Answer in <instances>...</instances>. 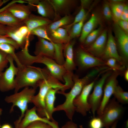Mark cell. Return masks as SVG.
Segmentation results:
<instances>
[{
	"label": "cell",
	"mask_w": 128,
	"mask_h": 128,
	"mask_svg": "<svg viewBox=\"0 0 128 128\" xmlns=\"http://www.w3.org/2000/svg\"><path fill=\"white\" fill-rule=\"evenodd\" d=\"M95 76L96 73L93 71H91L81 78L73 74V80L74 84L70 91L68 93L60 91L57 92V93L64 95L65 97V100L62 104L55 107L54 112L63 111L68 118L72 120L76 111V108L73 103L74 100L80 93L83 87L90 83L91 79Z\"/></svg>",
	"instance_id": "6da1fadb"
},
{
	"label": "cell",
	"mask_w": 128,
	"mask_h": 128,
	"mask_svg": "<svg viewBox=\"0 0 128 128\" xmlns=\"http://www.w3.org/2000/svg\"><path fill=\"white\" fill-rule=\"evenodd\" d=\"M52 76L46 67L41 68L32 65L23 66L19 69L15 76L14 93L27 87L36 89L40 81Z\"/></svg>",
	"instance_id": "7a4b0ae2"
},
{
	"label": "cell",
	"mask_w": 128,
	"mask_h": 128,
	"mask_svg": "<svg viewBox=\"0 0 128 128\" xmlns=\"http://www.w3.org/2000/svg\"><path fill=\"white\" fill-rule=\"evenodd\" d=\"M65 86L53 77L40 81L37 84L39 91L37 95L32 97L31 103L36 108L37 114L40 116L46 118L45 112V101L46 96L49 90L51 88H58L64 91Z\"/></svg>",
	"instance_id": "3957f363"
},
{
	"label": "cell",
	"mask_w": 128,
	"mask_h": 128,
	"mask_svg": "<svg viewBox=\"0 0 128 128\" xmlns=\"http://www.w3.org/2000/svg\"><path fill=\"white\" fill-rule=\"evenodd\" d=\"M36 92V89L27 87L24 88L19 92L14 93L5 97V100L6 102L12 104L10 110V113L13 112L14 108L15 106L17 107L21 111L20 116L14 122V125L18 124L23 117L28 109V104L31 103L32 98Z\"/></svg>",
	"instance_id": "277c9868"
},
{
	"label": "cell",
	"mask_w": 128,
	"mask_h": 128,
	"mask_svg": "<svg viewBox=\"0 0 128 128\" xmlns=\"http://www.w3.org/2000/svg\"><path fill=\"white\" fill-rule=\"evenodd\" d=\"M25 62L27 65L34 63H40L45 65L51 76L59 81L64 82V78L67 72L63 65L58 64L52 59L42 56H33L29 53L25 58Z\"/></svg>",
	"instance_id": "5b68a950"
},
{
	"label": "cell",
	"mask_w": 128,
	"mask_h": 128,
	"mask_svg": "<svg viewBox=\"0 0 128 128\" xmlns=\"http://www.w3.org/2000/svg\"><path fill=\"white\" fill-rule=\"evenodd\" d=\"M123 112V107L114 98L110 100L98 117L101 119L103 127H109L121 117Z\"/></svg>",
	"instance_id": "8992f818"
},
{
	"label": "cell",
	"mask_w": 128,
	"mask_h": 128,
	"mask_svg": "<svg viewBox=\"0 0 128 128\" xmlns=\"http://www.w3.org/2000/svg\"><path fill=\"white\" fill-rule=\"evenodd\" d=\"M7 59L9 66L4 72L0 74V91H8L14 89L15 87V78L19 69L14 65L13 57L8 54Z\"/></svg>",
	"instance_id": "52a82bcc"
},
{
	"label": "cell",
	"mask_w": 128,
	"mask_h": 128,
	"mask_svg": "<svg viewBox=\"0 0 128 128\" xmlns=\"http://www.w3.org/2000/svg\"><path fill=\"white\" fill-rule=\"evenodd\" d=\"M111 72L108 71L105 72L94 86L93 91L89 95L88 101L90 106L93 117L98 109L101 101L103 95V88L106 79L110 75Z\"/></svg>",
	"instance_id": "ba28073f"
},
{
	"label": "cell",
	"mask_w": 128,
	"mask_h": 128,
	"mask_svg": "<svg viewBox=\"0 0 128 128\" xmlns=\"http://www.w3.org/2000/svg\"><path fill=\"white\" fill-rule=\"evenodd\" d=\"M75 57L78 65L82 69L106 65L105 61L92 55L82 47L76 50Z\"/></svg>",
	"instance_id": "9c48e42d"
},
{
	"label": "cell",
	"mask_w": 128,
	"mask_h": 128,
	"mask_svg": "<svg viewBox=\"0 0 128 128\" xmlns=\"http://www.w3.org/2000/svg\"><path fill=\"white\" fill-rule=\"evenodd\" d=\"M95 81V80L85 85L74 101L76 111L83 116H86L87 112L91 110L88 97L94 85Z\"/></svg>",
	"instance_id": "30bf717a"
},
{
	"label": "cell",
	"mask_w": 128,
	"mask_h": 128,
	"mask_svg": "<svg viewBox=\"0 0 128 128\" xmlns=\"http://www.w3.org/2000/svg\"><path fill=\"white\" fill-rule=\"evenodd\" d=\"M108 78L103 90L102 98L100 105L96 111L98 116L102 114L103 110L110 100L115 89L118 85L117 79L120 74L119 71H114Z\"/></svg>",
	"instance_id": "8fae6325"
},
{
	"label": "cell",
	"mask_w": 128,
	"mask_h": 128,
	"mask_svg": "<svg viewBox=\"0 0 128 128\" xmlns=\"http://www.w3.org/2000/svg\"><path fill=\"white\" fill-rule=\"evenodd\" d=\"M36 8L35 6L30 4H28L26 5L17 4L14 1L0 9V11L6 10L9 11L17 18L23 22L28 18L31 14V11Z\"/></svg>",
	"instance_id": "7c38bea8"
},
{
	"label": "cell",
	"mask_w": 128,
	"mask_h": 128,
	"mask_svg": "<svg viewBox=\"0 0 128 128\" xmlns=\"http://www.w3.org/2000/svg\"><path fill=\"white\" fill-rule=\"evenodd\" d=\"M36 121H41L46 123L53 128H59L57 122L56 121H52L46 118L41 117L38 115L35 106L26 110L23 117L18 124L15 125V128H26L30 123Z\"/></svg>",
	"instance_id": "4fadbf2b"
},
{
	"label": "cell",
	"mask_w": 128,
	"mask_h": 128,
	"mask_svg": "<svg viewBox=\"0 0 128 128\" xmlns=\"http://www.w3.org/2000/svg\"><path fill=\"white\" fill-rule=\"evenodd\" d=\"M54 8L55 17L54 21L62 17L70 15V13L75 4V1L73 0H49Z\"/></svg>",
	"instance_id": "5bb4252c"
},
{
	"label": "cell",
	"mask_w": 128,
	"mask_h": 128,
	"mask_svg": "<svg viewBox=\"0 0 128 128\" xmlns=\"http://www.w3.org/2000/svg\"><path fill=\"white\" fill-rule=\"evenodd\" d=\"M107 38V31L104 30L93 43L87 48H83L92 55L101 59L105 49Z\"/></svg>",
	"instance_id": "9a60e30c"
},
{
	"label": "cell",
	"mask_w": 128,
	"mask_h": 128,
	"mask_svg": "<svg viewBox=\"0 0 128 128\" xmlns=\"http://www.w3.org/2000/svg\"><path fill=\"white\" fill-rule=\"evenodd\" d=\"M108 35L105 49L101 59L106 61L109 58H114L123 65L122 58L118 53L115 40L111 31H109Z\"/></svg>",
	"instance_id": "2e32d148"
},
{
	"label": "cell",
	"mask_w": 128,
	"mask_h": 128,
	"mask_svg": "<svg viewBox=\"0 0 128 128\" xmlns=\"http://www.w3.org/2000/svg\"><path fill=\"white\" fill-rule=\"evenodd\" d=\"M34 53L35 56H42L54 59L55 48L52 42L37 37Z\"/></svg>",
	"instance_id": "e0dca14e"
},
{
	"label": "cell",
	"mask_w": 128,
	"mask_h": 128,
	"mask_svg": "<svg viewBox=\"0 0 128 128\" xmlns=\"http://www.w3.org/2000/svg\"><path fill=\"white\" fill-rule=\"evenodd\" d=\"M114 30L121 53L122 60L127 61L128 58V36L116 23L114 25Z\"/></svg>",
	"instance_id": "ac0fdd59"
},
{
	"label": "cell",
	"mask_w": 128,
	"mask_h": 128,
	"mask_svg": "<svg viewBox=\"0 0 128 128\" xmlns=\"http://www.w3.org/2000/svg\"><path fill=\"white\" fill-rule=\"evenodd\" d=\"M75 41L72 40L64 44L63 50L64 56L65 58L63 65L67 72L73 73L75 69L76 65L74 60L73 47Z\"/></svg>",
	"instance_id": "d6986e66"
},
{
	"label": "cell",
	"mask_w": 128,
	"mask_h": 128,
	"mask_svg": "<svg viewBox=\"0 0 128 128\" xmlns=\"http://www.w3.org/2000/svg\"><path fill=\"white\" fill-rule=\"evenodd\" d=\"M101 18L97 13L94 12L91 14L89 20L84 24L79 38V41L82 43L88 35L96 29L101 22Z\"/></svg>",
	"instance_id": "ffe728a7"
},
{
	"label": "cell",
	"mask_w": 128,
	"mask_h": 128,
	"mask_svg": "<svg viewBox=\"0 0 128 128\" xmlns=\"http://www.w3.org/2000/svg\"><path fill=\"white\" fill-rule=\"evenodd\" d=\"M31 5L36 8L38 13L41 16L53 22L55 17V12L49 0H38L36 4Z\"/></svg>",
	"instance_id": "44dd1931"
},
{
	"label": "cell",
	"mask_w": 128,
	"mask_h": 128,
	"mask_svg": "<svg viewBox=\"0 0 128 128\" xmlns=\"http://www.w3.org/2000/svg\"><path fill=\"white\" fill-rule=\"evenodd\" d=\"M53 22L48 18L32 13L27 19L23 21L27 28L28 35L30 37H31V35H30V32L33 29L39 26L48 25Z\"/></svg>",
	"instance_id": "7402d4cb"
},
{
	"label": "cell",
	"mask_w": 128,
	"mask_h": 128,
	"mask_svg": "<svg viewBox=\"0 0 128 128\" xmlns=\"http://www.w3.org/2000/svg\"><path fill=\"white\" fill-rule=\"evenodd\" d=\"M60 89L58 88H51L47 92L45 101L46 117L51 121H55L53 117L55 108L54 104L56 99L55 94Z\"/></svg>",
	"instance_id": "603a6c76"
},
{
	"label": "cell",
	"mask_w": 128,
	"mask_h": 128,
	"mask_svg": "<svg viewBox=\"0 0 128 128\" xmlns=\"http://www.w3.org/2000/svg\"><path fill=\"white\" fill-rule=\"evenodd\" d=\"M18 28L8 26L6 35L15 41L19 48L22 49L25 47L29 46L30 41L21 34L18 30Z\"/></svg>",
	"instance_id": "cb8c5ba5"
},
{
	"label": "cell",
	"mask_w": 128,
	"mask_h": 128,
	"mask_svg": "<svg viewBox=\"0 0 128 128\" xmlns=\"http://www.w3.org/2000/svg\"><path fill=\"white\" fill-rule=\"evenodd\" d=\"M52 42L65 44L70 41L67 30L63 27L59 28L47 33Z\"/></svg>",
	"instance_id": "d4e9b609"
},
{
	"label": "cell",
	"mask_w": 128,
	"mask_h": 128,
	"mask_svg": "<svg viewBox=\"0 0 128 128\" xmlns=\"http://www.w3.org/2000/svg\"><path fill=\"white\" fill-rule=\"evenodd\" d=\"M0 24L16 27L25 25L23 21L17 18L9 12L6 10L0 11Z\"/></svg>",
	"instance_id": "484cf974"
},
{
	"label": "cell",
	"mask_w": 128,
	"mask_h": 128,
	"mask_svg": "<svg viewBox=\"0 0 128 128\" xmlns=\"http://www.w3.org/2000/svg\"><path fill=\"white\" fill-rule=\"evenodd\" d=\"M74 18L70 14L65 15L59 19L46 25L47 33L59 28L68 26L73 22Z\"/></svg>",
	"instance_id": "4316f807"
},
{
	"label": "cell",
	"mask_w": 128,
	"mask_h": 128,
	"mask_svg": "<svg viewBox=\"0 0 128 128\" xmlns=\"http://www.w3.org/2000/svg\"><path fill=\"white\" fill-rule=\"evenodd\" d=\"M15 48L12 45L7 43H0V50L10 55L13 58L19 69L23 66L21 64L15 52Z\"/></svg>",
	"instance_id": "83f0119b"
},
{
	"label": "cell",
	"mask_w": 128,
	"mask_h": 128,
	"mask_svg": "<svg viewBox=\"0 0 128 128\" xmlns=\"http://www.w3.org/2000/svg\"><path fill=\"white\" fill-rule=\"evenodd\" d=\"M102 27L100 25L90 33L87 36L84 42L82 43L81 47L85 48L93 43L98 37L102 31Z\"/></svg>",
	"instance_id": "f1b7e54d"
},
{
	"label": "cell",
	"mask_w": 128,
	"mask_h": 128,
	"mask_svg": "<svg viewBox=\"0 0 128 128\" xmlns=\"http://www.w3.org/2000/svg\"><path fill=\"white\" fill-rule=\"evenodd\" d=\"M113 95L116 100L119 103H128V92L124 91L118 85L116 87Z\"/></svg>",
	"instance_id": "f546056e"
},
{
	"label": "cell",
	"mask_w": 128,
	"mask_h": 128,
	"mask_svg": "<svg viewBox=\"0 0 128 128\" xmlns=\"http://www.w3.org/2000/svg\"><path fill=\"white\" fill-rule=\"evenodd\" d=\"M86 17L73 25L68 31L70 40L80 36Z\"/></svg>",
	"instance_id": "4dcf8cb0"
},
{
	"label": "cell",
	"mask_w": 128,
	"mask_h": 128,
	"mask_svg": "<svg viewBox=\"0 0 128 128\" xmlns=\"http://www.w3.org/2000/svg\"><path fill=\"white\" fill-rule=\"evenodd\" d=\"M53 43L55 48L54 60L58 64L63 65L65 62L63 52L64 44Z\"/></svg>",
	"instance_id": "1f68e13d"
},
{
	"label": "cell",
	"mask_w": 128,
	"mask_h": 128,
	"mask_svg": "<svg viewBox=\"0 0 128 128\" xmlns=\"http://www.w3.org/2000/svg\"><path fill=\"white\" fill-rule=\"evenodd\" d=\"M111 9L114 19L116 22L120 20V17L125 5L123 3L111 2Z\"/></svg>",
	"instance_id": "d6a6232c"
},
{
	"label": "cell",
	"mask_w": 128,
	"mask_h": 128,
	"mask_svg": "<svg viewBox=\"0 0 128 128\" xmlns=\"http://www.w3.org/2000/svg\"><path fill=\"white\" fill-rule=\"evenodd\" d=\"M46 25L40 26L34 28L30 32V35H35L52 42L47 33Z\"/></svg>",
	"instance_id": "836d02e7"
},
{
	"label": "cell",
	"mask_w": 128,
	"mask_h": 128,
	"mask_svg": "<svg viewBox=\"0 0 128 128\" xmlns=\"http://www.w3.org/2000/svg\"><path fill=\"white\" fill-rule=\"evenodd\" d=\"M105 65L107 66L110 69L114 71H119L122 70L125 67L121 64L114 58H110L105 61Z\"/></svg>",
	"instance_id": "e575fe53"
},
{
	"label": "cell",
	"mask_w": 128,
	"mask_h": 128,
	"mask_svg": "<svg viewBox=\"0 0 128 128\" xmlns=\"http://www.w3.org/2000/svg\"><path fill=\"white\" fill-rule=\"evenodd\" d=\"M87 13H86L85 8L81 6V9L78 14L74 18L73 22L70 25L64 26L63 27L66 29L68 31L75 24L77 23L86 17Z\"/></svg>",
	"instance_id": "d590c367"
},
{
	"label": "cell",
	"mask_w": 128,
	"mask_h": 128,
	"mask_svg": "<svg viewBox=\"0 0 128 128\" xmlns=\"http://www.w3.org/2000/svg\"><path fill=\"white\" fill-rule=\"evenodd\" d=\"M8 54L0 50V74L4 69L8 67L9 61L7 59Z\"/></svg>",
	"instance_id": "8d00e7d4"
},
{
	"label": "cell",
	"mask_w": 128,
	"mask_h": 128,
	"mask_svg": "<svg viewBox=\"0 0 128 128\" xmlns=\"http://www.w3.org/2000/svg\"><path fill=\"white\" fill-rule=\"evenodd\" d=\"M26 128H53L48 123L41 121H34L29 124Z\"/></svg>",
	"instance_id": "74e56055"
},
{
	"label": "cell",
	"mask_w": 128,
	"mask_h": 128,
	"mask_svg": "<svg viewBox=\"0 0 128 128\" xmlns=\"http://www.w3.org/2000/svg\"><path fill=\"white\" fill-rule=\"evenodd\" d=\"M0 43H6L13 46L16 49L19 48L17 43L11 38L8 37L6 35L1 36L0 37Z\"/></svg>",
	"instance_id": "f35d334b"
},
{
	"label": "cell",
	"mask_w": 128,
	"mask_h": 128,
	"mask_svg": "<svg viewBox=\"0 0 128 128\" xmlns=\"http://www.w3.org/2000/svg\"><path fill=\"white\" fill-rule=\"evenodd\" d=\"M103 13L105 18L110 21L112 18V14L110 6L108 3H104L103 7Z\"/></svg>",
	"instance_id": "ab89813d"
},
{
	"label": "cell",
	"mask_w": 128,
	"mask_h": 128,
	"mask_svg": "<svg viewBox=\"0 0 128 128\" xmlns=\"http://www.w3.org/2000/svg\"><path fill=\"white\" fill-rule=\"evenodd\" d=\"M89 128H102L103 127L102 122L99 117H93L89 122Z\"/></svg>",
	"instance_id": "60d3db41"
},
{
	"label": "cell",
	"mask_w": 128,
	"mask_h": 128,
	"mask_svg": "<svg viewBox=\"0 0 128 128\" xmlns=\"http://www.w3.org/2000/svg\"><path fill=\"white\" fill-rule=\"evenodd\" d=\"M116 23L123 30L128 34V21L119 20Z\"/></svg>",
	"instance_id": "b9f144b4"
},
{
	"label": "cell",
	"mask_w": 128,
	"mask_h": 128,
	"mask_svg": "<svg viewBox=\"0 0 128 128\" xmlns=\"http://www.w3.org/2000/svg\"><path fill=\"white\" fill-rule=\"evenodd\" d=\"M120 20L128 21V7L127 5H125L120 17Z\"/></svg>",
	"instance_id": "7bdbcfd3"
},
{
	"label": "cell",
	"mask_w": 128,
	"mask_h": 128,
	"mask_svg": "<svg viewBox=\"0 0 128 128\" xmlns=\"http://www.w3.org/2000/svg\"><path fill=\"white\" fill-rule=\"evenodd\" d=\"M8 28V26L0 24V37L6 35Z\"/></svg>",
	"instance_id": "ee69618b"
},
{
	"label": "cell",
	"mask_w": 128,
	"mask_h": 128,
	"mask_svg": "<svg viewBox=\"0 0 128 128\" xmlns=\"http://www.w3.org/2000/svg\"><path fill=\"white\" fill-rule=\"evenodd\" d=\"M90 1L89 0H81V6L83 7L85 9V8L86 7L89 3Z\"/></svg>",
	"instance_id": "f6af8a7d"
},
{
	"label": "cell",
	"mask_w": 128,
	"mask_h": 128,
	"mask_svg": "<svg viewBox=\"0 0 128 128\" xmlns=\"http://www.w3.org/2000/svg\"><path fill=\"white\" fill-rule=\"evenodd\" d=\"M0 128H13L8 123H5L0 127Z\"/></svg>",
	"instance_id": "bcb514c9"
},
{
	"label": "cell",
	"mask_w": 128,
	"mask_h": 128,
	"mask_svg": "<svg viewBox=\"0 0 128 128\" xmlns=\"http://www.w3.org/2000/svg\"><path fill=\"white\" fill-rule=\"evenodd\" d=\"M124 77L125 80L128 81V70H126L124 73Z\"/></svg>",
	"instance_id": "7dc6e473"
},
{
	"label": "cell",
	"mask_w": 128,
	"mask_h": 128,
	"mask_svg": "<svg viewBox=\"0 0 128 128\" xmlns=\"http://www.w3.org/2000/svg\"><path fill=\"white\" fill-rule=\"evenodd\" d=\"M118 121H116L110 127H106V128H116Z\"/></svg>",
	"instance_id": "c3c4849f"
},
{
	"label": "cell",
	"mask_w": 128,
	"mask_h": 128,
	"mask_svg": "<svg viewBox=\"0 0 128 128\" xmlns=\"http://www.w3.org/2000/svg\"><path fill=\"white\" fill-rule=\"evenodd\" d=\"M111 2L114 3H123V0H112Z\"/></svg>",
	"instance_id": "681fc988"
},
{
	"label": "cell",
	"mask_w": 128,
	"mask_h": 128,
	"mask_svg": "<svg viewBox=\"0 0 128 128\" xmlns=\"http://www.w3.org/2000/svg\"><path fill=\"white\" fill-rule=\"evenodd\" d=\"M8 0H0V7L4 3H5Z\"/></svg>",
	"instance_id": "f907efd6"
},
{
	"label": "cell",
	"mask_w": 128,
	"mask_h": 128,
	"mask_svg": "<svg viewBox=\"0 0 128 128\" xmlns=\"http://www.w3.org/2000/svg\"><path fill=\"white\" fill-rule=\"evenodd\" d=\"M126 125L125 127L126 128H128V121H127L126 122Z\"/></svg>",
	"instance_id": "816d5d0a"
},
{
	"label": "cell",
	"mask_w": 128,
	"mask_h": 128,
	"mask_svg": "<svg viewBox=\"0 0 128 128\" xmlns=\"http://www.w3.org/2000/svg\"><path fill=\"white\" fill-rule=\"evenodd\" d=\"M2 109L0 108V115H1L2 114Z\"/></svg>",
	"instance_id": "f5cc1de1"
},
{
	"label": "cell",
	"mask_w": 128,
	"mask_h": 128,
	"mask_svg": "<svg viewBox=\"0 0 128 128\" xmlns=\"http://www.w3.org/2000/svg\"><path fill=\"white\" fill-rule=\"evenodd\" d=\"M80 128H84L82 125H80L79 126Z\"/></svg>",
	"instance_id": "db71d44e"
}]
</instances>
